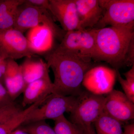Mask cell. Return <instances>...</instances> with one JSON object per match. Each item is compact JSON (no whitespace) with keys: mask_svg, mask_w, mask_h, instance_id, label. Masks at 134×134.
I'll list each match as a JSON object with an SVG mask.
<instances>
[{"mask_svg":"<svg viewBox=\"0 0 134 134\" xmlns=\"http://www.w3.org/2000/svg\"><path fill=\"white\" fill-rule=\"evenodd\" d=\"M0 50L7 59L14 60L35 55L23 33L14 29L0 30Z\"/></svg>","mask_w":134,"mask_h":134,"instance_id":"cell-9","label":"cell"},{"mask_svg":"<svg viewBox=\"0 0 134 134\" xmlns=\"http://www.w3.org/2000/svg\"><path fill=\"white\" fill-rule=\"evenodd\" d=\"M122 123L103 113L93 126L96 134H122Z\"/></svg>","mask_w":134,"mask_h":134,"instance_id":"cell-19","label":"cell"},{"mask_svg":"<svg viewBox=\"0 0 134 134\" xmlns=\"http://www.w3.org/2000/svg\"><path fill=\"white\" fill-rule=\"evenodd\" d=\"M41 25L57 30H63L55 23L52 16L47 10L35 7L25 2L19 6L13 29L24 33L28 30Z\"/></svg>","mask_w":134,"mask_h":134,"instance_id":"cell-7","label":"cell"},{"mask_svg":"<svg viewBox=\"0 0 134 134\" xmlns=\"http://www.w3.org/2000/svg\"><path fill=\"white\" fill-rule=\"evenodd\" d=\"M103 16L94 29L126 25L134 22V0H98Z\"/></svg>","mask_w":134,"mask_h":134,"instance_id":"cell-5","label":"cell"},{"mask_svg":"<svg viewBox=\"0 0 134 134\" xmlns=\"http://www.w3.org/2000/svg\"><path fill=\"white\" fill-rule=\"evenodd\" d=\"M46 98L29 106L24 110H20L0 123V134H11L15 130L23 125L30 113L45 101Z\"/></svg>","mask_w":134,"mask_h":134,"instance_id":"cell-17","label":"cell"},{"mask_svg":"<svg viewBox=\"0 0 134 134\" xmlns=\"http://www.w3.org/2000/svg\"><path fill=\"white\" fill-rule=\"evenodd\" d=\"M3 84L0 82V108H5L15 104Z\"/></svg>","mask_w":134,"mask_h":134,"instance_id":"cell-23","label":"cell"},{"mask_svg":"<svg viewBox=\"0 0 134 134\" xmlns=\"http://www.w3.org/2000/svg\"><path fill=\"white\" fill-rule=\"evenodd\" d=\"M4 84L14 101L23 93L26 87L21 66L14 60L10 59L7 60Z\"/></svg>","mask_w":134,"mask_h":134,"instance_id":"cell-15","label":"cell"},{"mask_svg":"<svg viewBox=\"0 0 134 134\" xmlns=\"http://www.w3.org/2000/svg\"><path fill=\"white\" fill-rule=\"evenodd\" d=\"M7 59L0 50V82L4 85V76L7 65Z\"/></svg>","mask_w":134,"mask_h":134,"instance_id":"cell-25","label":"cell"},{"mask_svg":"<svg viewBox=\"0 0 134 134\" xmlns=\"http://www.w3.org/2000/svg\"><path fill=\"white\" fill-rule=\"evenodd\" d=\"M105 97L83 91L70 113L71 122L81 128L84 134H96L93 123L103 113Z\"/></svg>","mask_w":134,"mask_h":134,"instance_id":"cell-3","label":"cell"},{"mask_svg":"<svg viewBox=\"0 0 134 134\" xmlns=\"http://www.w3.org/2000/svg\"><path fill=\"white\" fill-rule=\"evenodd\" d=\"M25 3L33 7L48 10L49 0H25Z\"/></svg>","mask_w":134,"mask_h":134,"instance_id":"cell-24","label":"cell"},{"mask_svg":"<svg viewBox=\"0 0 134 134\" xmlns=\"http://www.w3.org/2000/svg\"><path fill=\"white\" fill-rule=\"evenodd\" d=\"M25 0H0V30L13 29L17 10Z\"/></svg>","mask_w":134,"mask_h":134,"instance_id":"cell-18","label":"cell"},{"mask_svg":"<svg viewBox=\"0 0 134 134\" xmlns=\"http://www.w3.org/2000/svg\"><path fill=\"white\" fill-rule=\"evenodd\" d=\"M54 121L53 129L56 134H84L81 128L67 119L64 115Z\"/></svg>","mask_w":134,"mask_h":134,"instance_id":"cell-21","label":"cell"},{"mask_svg":"<svg viewBox=\"0 0 134 134\" xmlns=\"http://www.w3.org/2000/svg\"><path fill=\"white\" fill-rule=\"evenodd\" d=\"M7 108V107H6V108H0V113L2 111H3V110H4V109H5V108Z\"/></svg>","mask_w":134,"mask_h":134,"instance_id":"cell-29","label":"cell"},{"mask_svg":"<svg viewBox=\"0 0 134 134\" xmlns=\"http://www.w3.org/2000/svg\"><path fill=\"white\" fill-rule=\"evenodd\" d=\"M11 134H30L29 133L22 130L20 128L17 129L11 133Z\"/></svg>","mask_w":134,"mask_h":134,"instance_id":"cell-28","label":"cell"},{"mask_svg":"<svg viewBox=\"0 0 134 134\" xmlns=\"http://www.w3.org/2000/svg\"><path fill=\"white\" fill-rule=\"evenodd\" d=\"M48 11L65 32L81 30L75 0H49Z\"/></svg>","mask_w":134,"mask_h":134,"instance_id":"cell-12","label":"cell"},{"mask_svg":"<svg viewBox=\"0 0 134 134\" xmlns=\"http://www.w3.org/2000/svg\"><path fill=\"white\" fill-rule=\"evenodd\" d=\"M116 78L114 69L103 66L92 67L85 75L82 85L92 94L104 96L113 90Z\"/></svg>","mask_w":134,"mask_h":134,"instance_id":"cell-8","label":"cell"},{"mask_svg":"<svg viewBox=\"0 0 134 134\" xmlns=\"http://www.w3.org/2000/svg\"><path fill=\"white\" fill-rule=\"evenodd\" d=\"M134 41V22L97 29L92 59L107 63L116 70L126 66L127 55Z\"/></svg>","mask_w":134,"mask_h":134,"instance_id":"cell-2","label":"cell"},{"mask_svg":"<svg viewBox=\"0 0 134 134\" xmlns=\"http://www.w3.org/2000/svg\"><path fill=\"white\" fill-rule=\"evenodd\" d=\"M66 32L41 25L30 29L26 38L34 54L44 55L54 50L55 40L61 41Z\"/></svg>","mask_w":134,"mask_h":134,"instance_id":"cell-10","label":"cell"},{"mask_svg":"<svg viewBox=\"0 0 134 134\" xmlns=\"http://www.w3.org/2000/svg\"><path fill=\"white\" fill-rule=\"evenodd\" d=\"M16 112V109L13 106L5 108L0 113V123L11 117Z\"/></svg>","mask_w":134,"mask_h":134,"instance_id":"cell-26","label":"cell"},{"mask_svg":"<svg viewBox=\"0 0 134 134\" xmlns=\"http://www.w3.org/2000/svg\"><path fill=\"white\" fill-rule=\"evenodd\" d=\"M117 78L124 93L130 100L134 103V65L129 70L123 74L125 79H123L118 70H116Z\"/></svg>","mask_w":134,"mask_h":134,"instance_id":"cell-20","label":"cell"},{"mask_svg":"<svg viewBox=\"0 0 134 134\" xmlns=\"http://www.w3.org/2000/svg\"><path fill=\"white\" fill-rule=\"evenodd\" d=\"M103 113L122 122L134 118V103L120 91L113 90L105 97Z\"/></svg>","mask_w":134,"mask_h":134,"instance_id":"cell-11","label":"cell"},{"mask_svg":"<svg viewBox=\"0 0 134 134\" xmlns=\"http://www.w3.org/2000/svg\"><path fill=\"white\" fill-rule=\"evenodd\" d=\"M54 76V93L64 96H79L86 72L93 67L91 59L56 47L44 55Z\"/></svg>","mask_w":134,"mask_h":134,"instance_id":"cell-1","label":"cell"},{"mask_svg":"<svg viewBox=\"0 0 134 134\" xmlns=\"http://www.w3.org/2000/svg\"><path fill=\"white\" fill-rule=\"evenodd\" d=\"M97 32L95 29L66 32L57 47L81 58L92 60L96 46Z\"/></svg>","mask_w":134,"mask_h":134,"instance_id":"cell-6","label":"cell"},{"mask_svg":"<svg viewBox=\"0 0 134 134\" xmlns=\"http://www.w3.org/2000/svg\"><path fill=\"white\" fill-rule=\"evenodd\" d=\"M78 99V96H64L52 93L42 104L29 114L23 125L47 120H54L64 115L65 113H71Z\"/></svg>","mask_w":134,"mask_h":134,"instance_id":"cell-4","label":"cell"},{"mask_svg":"<svg viewBox=\"0 0 134 134\" xmlns=\"http://www.w3.org/2000/svg\"><path fill=\"white\" fill-rule=\"evenodd\" d=\"M31 57H27L20 65L26 86L34 81L49 76V68L46 63L41 59Z\"/></svg>","mask_w":134,"mask_h":134,"instance_id":"cell-16","label":"cell"},{"mask_svg":"<svg viewBox=\"0 0 134 134\" xmlns=\"http://www.w3.org/2000/svg\"><path fill=\"white\" fill-rule=\"evenodd\" d=\"M54 93V86L50 75L27 85L23 92V107L35 104Z\"/></svg>","mask_w":134,"mask_h":134,"instance_id":"cell-14","label":"cell"},{"mask_svg":"<svg viewBox=\"0 0 134 134\" xmlns=\"http://www.w3.org/2000/svg\"><path fill=\"white\" fill-rule=\"evenodd\" d=\"M122 134H134V123L125 125Z\"/></svg>","mask_w":134,"mask_h":134,"instance_id":"cell-27","label":"cell"},{"mask_svg":"<svg viewBox=\"0 0 134 134\" xmlns=\"http://www.w3.org/2000/svg\"><path fill=\"white\" fill-rule=\"evenodd\" d=\"M22 130L30 134H56L53 128L46 121H41L25 125Z\"/></svg>","mask_w":134,"mask_h":134,"instance_id":"cell-22","label":"cell"},{"mask_svg":"<svg viewBox=\"0 0 134 134\" xmlns=\"http://www.w3.org/2000/svg\"><path fill=\"white\" fill-rule=\"evenodd\" d=\"M81 30L93 29L103 16L98 0H75Z\"/></svg>","mask_w":134,"mask_h":134,"instance_id":"cell-13","label":"cell"}]
</instances>
